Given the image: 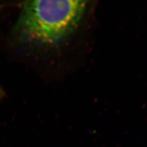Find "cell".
Wrapping results in <instances>:
<instances>
[{"label":"cell","mask_w":147,"mask_h":147,"mask_svg":"<svg viewBox=\"0 0 147 147\" xmlns=\"http://www.w3.org/2000/svg\"><path fill=\"white\" fill-rule=\"evenodd\" d=\"M89 0H26L16 30L25 42L49 46L66 39L80 24Z\"/></svg>","instance_id":"1"},{"label":"cell","mask_w":147,"mask_h":147,"mask_svg":"<svg viewBox=\"0 0 147 147\" xmlns=\"http://www.w3.org/2000/svg\"><path fill=\"white\" fill-rule=\"evenodd\" d=\"M1 91L0 90V96H1Z\"/></svg>","instance_id":"2"}]
</instances>
